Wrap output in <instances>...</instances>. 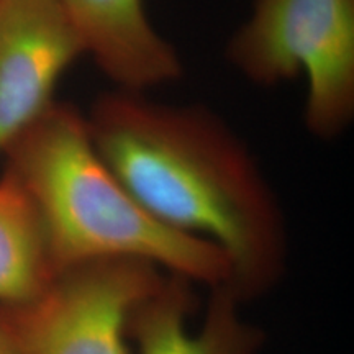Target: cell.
<instances>
[{
    "label": "cell",
    "instance_id": "6da1fadb",
    "mask_svg": "<svg viewBox=\"0 0 354 354\" xmlns=\"http://www.w3.org/2000/svg\"><path fill=\"white\" fill-rule=\"evenodd\" d=\"M86 122L97 153L143 209L227 256L228 287L243 302L281 279V205L253 153L218 115L113 88L97 97Z\"/></svg>",
    "mask_w": 354,
    "mask_h": 354
},
{
    "label": "cell",
    "instance_id": "7a4b0ae2",
    "mask_svg": "<svg viewBox=\"0 0 354 354\" xmlns=\"http://www.w3.org/2000/svg\"><path fill=\"white\" fill-rule=\"evenodd\" d=\"M2 159L38 212L56 274L88 261L131 259L209 290L232 282L218 248L167 228L128 192L74 105L56 102Z\"/></svg>",
    "mask_w": 354,
    "mask_h": 354
},
{
    "label": "cell",
    "instance_id": "3957f363",
    "mask_svg": "<svg viewBox=\"0 0 354 354\" xmlns=\"http://www.w3.org/2000/svg\"><path fill=\"white\" fill-rule=\"evenodd\" d=\"M227 57L243 77L272 87L304 77V120L335 140L354 118V0H254L230 38Z\"/></svg>",
    "mask_w": 354,
    "mask_h": 354
},
{
    "label": "cell",
    "instance_id": "277c9868",
    "mask_svg": "<svg viewBox=\"0 0 354 354\" xmlns=\"http://www.w3.org/2000/svg\"><path fill=\"white\" fill-rule=\"evenodd\" d=\"M167 276L131 259L63 269L38 297L6 307L20 354H133V315Z\"/></svg>",
    "mask_w": 354,
    "mask_h": 354
},
{
    "label": "cell",
    "instance_id": "5b68a950",
    "mask_svg": "<svg viewBox=\"0 0 354 354\" xmlns=\"http://www.w3.org/2000/svg\"><path fill=\"white\" fill-rule=\"evenodd\" d=\"M82 55L61 0H0V159L55 107L57 84Z\"/></svg>",
    "mask_w": 354,
    "mask_h": 354
},
{
    "label": "cell",
    "instance_id": "8992f818",
    "mask_svg": "<svg viewBox=\"0 0 354 354\" xmlns=\"http://www.w3.org/2000/svg\"><path fill=\"white\" fill-rule=\"evenodd\" d=\"M196 299L192 282L167 276L161 289L133 315L131 344L136 354H258L264 336L241 313L243 300L228 286L210 289L198 326H190Z\"/></svg>",
    "mask_w": 354,
    "mask_h": 354
},
{
    "label": "cell",
    "instance_id": "52a82bcc",
    "mask_svg": "<svg viewBox=\"0 0 354 354\" xmlns=\"http://www.w3.org/2000/svg\"><path fill=\"white\" fill-rule=\"evenodd\" d=\"M84 50L115 88L146 92L183 77L179 53L158 33L145 0H61Z\"/></svg>",
    "mask_w": 354,
    "mask_h": 354
},
{
    "label": "cell",
    "instance_id": "ba28073f",
    "mask_svg": "<svg viewBox=\"0 0 354 354\" xmlns=\"http://www.w3.org/2000/svg\"><path fill=\"white\" fill-rule=\"evenodd\" d=\"M56 276L46 234L32 198L13 177L0 174V305L20 307Z\"/></svg>",
    "mask_w": 354,
    "mask_h": 354
},
{
    "label": "cell",
    "instance_id": "9c48e42d",
    "mask_svg": "<svg viewBox=\"0 0 354 354\" xmlns=\"http://www.w3.org/2000/svg\"><path fill=\"white\" fill-rule=\"evenodd\" d=\"M0 354H20L6 307L0 305Z\"/></svg>",
    "mask_w": 354,
    "mask_h": 354
}]
</instances>
